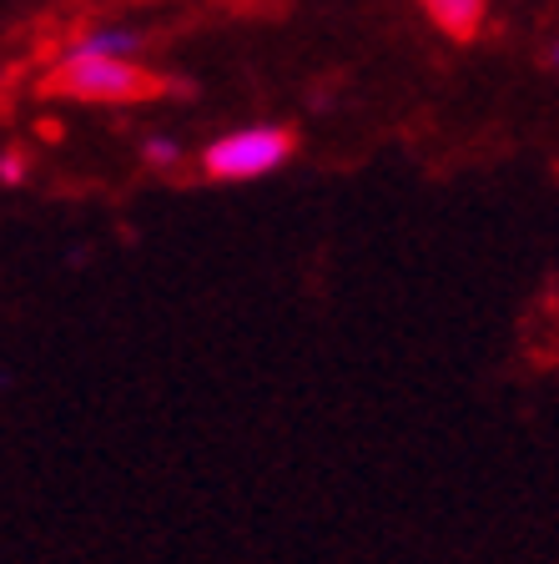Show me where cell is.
Wrapping results in <instances>:
<instances>
[{"mask_svg": "<svg viewBox=\"0 0 559 564\" xmlns=\"http://www.w3.org/2000/svg\"><path fill=\"white\" fill-rule=\"evenodd\" d=\"M46 91L86 106H131L162 96L166 82L152 66H141V56H101V51L61 46V56L46 70Z\"/></svg>", "mask_w": 559, "mask_h": 564, "instance_id": "6da1fadb", "label": "cell"}, {"mask_svg": "<svg viewBox=\"0 0 559 564\" xmlns=\"http://www.w3.org/2000/svg\"><path fill=\"white\" fill-rule=\"evenodd\" d=\"M298 152V137L282 121H247L212 137L202 147L197 166L207 182H262V176H278L282 166Z\"/></svg>", "mask_w": 559, "mask_h": 564, "instance_id": "7a4b0ae2", "label": "cell"}, {"mask_svg": "<svg viewBox=\"0 0 559 564\" xmlns=\"http://www.w3.org/2000/svg\"><path fill=\"white\" fill-rule=\"evenodd\" d=\"M419 11L449 41H469V35H479V25L490 21V0H419Z\"/></svg>", "mask_w": 559, "mask_h": 564, "instance_id": "3957f363", "label": "cell"}, {"mask_svg": "<svg viewBox=\"0 0 559 564\" xmlns=\"http://www.w3.org/2000/svg\"><path fill=\"white\" fill-rule=\"evenodd\" d=\"M152 35L141 31L131 21H101V25H86L66 41V46H82V51H101V56H141Z\"/></svg>", "mask_w": 559, "mask_h": 564, "instance_id": "277c9868", "label": "cell"}, {"mask_svg": "<svg viewBox=\"0 0 559 564\" xmlns=\"http://www.w3.org/2000/svg\"><path fill=\"white\" fill-rule=\"evenodd\" d=\"M141 166L147 172H182L186 166V147L172 131H147L141 137Z\"/></svg>", "mask_w": 559, "mask_h": 564, "instance_id": "5b68a950", "label": "cell"}, {"mask_svg": "<svg viewBox=\"0 0 559 564\" xmlns=\"http://www.w3.org/2000/svg\"><path fill=\"white\" fill-rule=\"evenodd\" d=\"M25 182H31L25 152H0V187H25Z\"/></svg>", "mask_w": 559, "mask_h": 564, "instance_id": "8992f818", "label": "cell"}, {"mask_svg": "<svg viewBox=\"0 0 559 564\" xmlns=\"http://www.w3.org/2000/svg\"><path fill=\"white\" fill-rule=\"evenodd\" d=\"M549 66H555V70H559V41H555V51H549Z\"/></svg>", "mask_w": 559, "mask_h": 564, "instance_id": "52a82bcc", "label": "cell"}]
</instances>
